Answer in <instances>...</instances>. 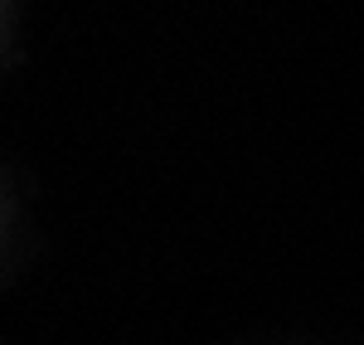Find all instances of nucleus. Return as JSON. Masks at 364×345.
<instances>
[]
</instances>
